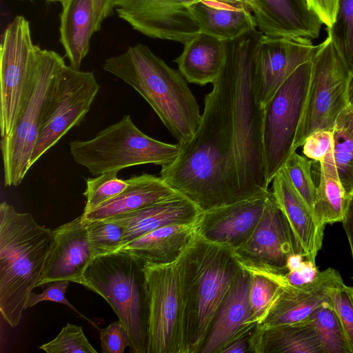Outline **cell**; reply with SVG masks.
<instances>
[{
    "label": "cell",
    "mask_w": 353,
    "mask_h": 353,
    "mask_svg": "<svg viewBox=\"0 0 353 353\" xmlns=\"http://www.w3.org/2000/svg\"><path fill=\"white\" fill-rule=\"evenodd\" d=\"M212 85L195 134L181 145L179 155L165 171L174 183L194 194L229 201L243 200L236 172L228 88L221 70Z\"/></svg>",
    "instance_id": "6da1fadb"
},
{
    "label": "cell",
    "mask_w": 353,
    "mask_h": 353,
    "mask_svg": "<svg viewBox=\"0 0 353 353\" xmlns=\"http://www.w3.org/2000/svg\"><path fill=\"white\" fill-rule=\"evenodd\" d=\"M263 33L257 29L234 40L225 41L224 74L234 137V154L243 199L268 190L263 157V107L254 88V54Z\"/></svg>",
    "instance_id": "7a4b0ae2"
},
{
    "label": "cell",
    "mask_w": 353,
    "mask_h": 353,
    "mask_svg": "<svg viewBox=\"0 0 353 353\" xmlns=\"http://www.w3.org/2000/svg\"><path fill=\"white\" fill-rule=\"evenodd\" d=\"M184 353H199L214 316L242 268L233 250L196 232L177 259Z\"/></svg>",
    "instance_id": "3957f363"
},
{
    "label": "cell",
    "mask_w": 353,
    "mask_h": 353,
    "mask_svg": "<svg viewBox=\"0 0 353 353\" xmlns=\"http://www.w3.org/2000/svg\"><path fill=\"white\" fill-rule=\"evenodd\" d=\"M103 69L134 89L180 145L191 140L201 114L196 98L180 72L141 43L106 59Z\"/></svg>",
    "instance_id": "277c9868"
},
{
    "label": "cell",
    "mask_w": 353,
    "mask_h": 353,
    "mask_svg": "<svg viewBox=\"0 0 353 353\" xmlns=\"http://www.w3.org/2000/svg\"><path fill=\"white\" fill-rule=\"evenodd\" d=\"M53 241V230L39 225L31 214L0 204V311L13 327L40 280Z\"/></svg>",
    "instance_id": "5b68a950"
},
{
    "label": "cell",
    "mask_w": 353,
    "mask_h": 353,
    "mask_svg": "<svg viewBox=\"0 0 353 353\" xmlns=\"http://www.w3.org/2000/svg\"><path fill=\"white\" fill-rule=\"evenodd\" d=\"M145 262L123 250L94 257L87 266L82 283L111 306L130 337V351L147 353L148 296Z\"/></svg>",
    "instance_id": "8992f818"
},
{
    "label": "cell",
    "mask_w": 353,
    "mask_h": 353,
    "mask_svg": "<svg viewBox=\"0 0 353 353\" xmlns=\"http://www.w3.org/2000/svg\"><path fill=\"white\" fill-rule=\"evenodd\" d=\"M69 145L74 161L94 176L138 165H168L181 150L179 143H164L142 132L130 115L123 116L92 139L75 140Z\"/></svg>",
    "instance_id": "52a82bcc"
},
{
    "label": "cell",
    "mask_w": 353,
    "mask_h": 353,
    "mask_svg": "<svg viewBox=\"0 0 353 353\" xmlns=\"http://www.w3.org/2000/svg\"><path fill=\"white\" fill-rule=\"evenodd\" d=\"M63 58L52 50H38L37 68L30 93L10 133L1 137L4 184L17 186L30 170L44 108Z\"/></svg>",
    "instance_id": "ba28073f"
},
{
    "label": "cell",
    "mask_w": 353,
    "mask_h": 353,
    "mask_svg": "<svg viewBox=\"0 0 353 353\" xmlns=\"http://www.w3.org/2000/svg\"><path fill=\"white\" fill-rule=\"evenodd\" d=\"M312 61L299 65L263 105V157L268 185L295 152L311 77Z\"/></svg>",
    "instance_id": "9c48e42d"
},
{
    "label": "cell",
    "mask_w": 353,
    "mask_h": 353,
    "mask_svg": "<svg viewBox=\"0 0 353 353\" xmlns=\"http://www.w3.org/2000/svg\"><path fill=\"white\" fill-rule=\"evenodd\" d=\"M305 105L294 149L317 130H332L341 112L349 104L347 85L350 72L330 39L321 43L312 60Z\"/></svg>",
    "instance_id": "30bf717a"
},
{
    "label": "cell",
    "mask_w": 353,
    "mask_h": 353,
    "mask_svg": "<svg viewBox=\"0 0 353 353\" xmlns=\"http://www.w3.org/2000/svg\"><path fill=\"white\" fill-rule=\"evenodd\" d=\"M39 46L32 40L30 23L16 16L5 29L0 50V130L8 135L30 93Z\"/></svg>",
    "instance_id": "8fae6325"
},
{
    "label": "cell",
    "mask_w": 353,
    "mask_h": 353,
    "mask_svg": "<svg viewBox=\"0 0 353 353\" xmlns=\"http://www.w3.org/2000/svg\"><path fill=\"white\" fill-rule=\"evenodd\" d=\"M99 89L92 72L81 71L65 63L61 66L44 108L30 168L70 130L79 125Z\"/></svg>",
    "instance_id": "7c38bea8"
},
{
    "label": "cell",
    "mask_w": 353,
    "mask_h": 353,
    "mask_svg": "<svg viewBox=\"0 0 353 353\" xmlns=\"http://www.w3.org/2000/svg\"><path fill=\"white\" fill-rule=\"evenodd\" d=\"M148 296L147 353H184L183 302L177 260L145 263Z\"/></svg>",
    "instance_id": "4fadbf2b"
},
{
    "label": "cell",
    "mask_w": 353,
    "mask_h": 353,
    "mask_svg": "<svg viewBox=\"0 0 353 353\" xmlns=\"http://www.w3.org/2000/svg\"><path fill=\"white\" fill-rule=\"evenodd\" d=\"M241 266L250 273L283 276L289 258L302 250L272 192L263 215L248 241L233 250Z\"/></svg>",
    "instance_id": "5bb4252c"
},
{
    "label": "cell",
    "mask_w": 353,
    "mask_h": 353,
    "mask_svg": "<svg viewBox=\"0 0 353 353\" xmlns=\"http://www.w3.org/2000/svg\"><path fill=\"white\" fill-rule=\"evenodd\" d=\"M198 0H113L119 17L151 38L186 43L201 32L191 6Z\"/></svg>",
    "instance_id": "9a60e30c"
},
{
    "label": "cell",
    "mask_w": 353,
    "mask_h": 353,
    "mask_svg": "<svg viewBox=\"0 0 353 353\" xmlns=\"http://www.w3.org/2000/svg\"><path fill=\"white\" fill-rule=\"evenodd\" d=\"M303 37H273L262 34L254 54V88L263 105L301 64L312 61L320 48Z\"/></svg>",
    "instance_id": "2e32d148"
},
{
    "label": "cell",
    "mask_w": 353,
    "mask_h": 353,
    "mask_svg": "<svg viewBox=\"0 0 353 353\" xmlns=\"http://www.w3.org/2000/svg\"><path fill=\"white\" fill-rule=\"evenodd\" d=\"M343 283L340 273L329 268L302 285H282L258 326L268 327L307 321L321 305L332 303V291Z\"/></svg>",
    "instance_id": "e0dca14e"
},
{
    "label": "cell",
    "mask_w": 353,
    "mask_h": 353,
    "mask_svg": "<svg viewBox=\"0 0 353 353\" xmlns=\"http://www.w3.org/2000/svg\"><path fill=\"white\" fill-rule=\"evenodd\" d=\"M271 191L202 211L196 222V232L214 243L233 250L250 237L264 212Z\"/></svg>",
    "instance_id": "ac0fdd59"
},
{
    "label": "cell",
    "mask_w": 353,
    "mask_h": 353,
    "mask_svg": "<svg viewBox=\"0 0 353 353\" xmlns=\"http://www.w3.org/2000/svg\"><path fill=\"white\" fill-rule=\"evenodd\" d=\"M53 235V244L37 287L61 281L81 284L93 259L82 216L55 228Z\"/></svg>",
    "instance_id": "d6986e66"
},
{
    "label": "cell",
    "mask_w": 353,
    "mask_h": 353,
    "mask_svg": "<svg viewBox=\"0 0 353 353\" xmlns=\"http://www.w3.org/2000/svg\"><path fill=\"white\" fill-rule=\"evenodd\" d=\"M257 27L273 37L316 39L323 24L307 0H255Z\"/></svg>",
    "instance_id": "ffe728a7"
},
{
    "label": "cell",
    "mask_w": 353,
    "mask_h": 353,
    "mask_svg": "<svg viewBox=\"0 0 353 353\" xmlns=\"http://www.w3.org/2000/svg\"><path fill=\"white\" fill-rule=\"evenodd\" d=\"M250 279V273L242 268L221 303L199 353H219L234 335L254 323L249 299Z\"/></svg>",
    "instance_id": "44dd1931"
},
{
    "label": "cell",
    "mask_w": 353,
    "mask_h": 353,
    "mask_svg": "<svg viewBox=\"0 0 353 353\" xmlns=\"http://www.w3.org/2000/svg\"><path fill=\"white\" fill-rule=\"evenodd\" d=\"M272 194L287 219L305 259L316 263L325 225L319 224L283 168L272 179Z\"/></svg>",
    "instance_id": "7402d4cb"
},
{
    "label": "cell",
    "mask_w": 353,
    "mask_h": 353,
    "mask_svg": "<svg viewBox=\"0 0 353 353\" xmlns=\"http://www.w3.org/2000/svg\"><path fill=\"white\" fill-rule=\"evenodd\" d=\"M201 212L191 200L178 192L168 199L143 208L105 220L123 228V246L165 225L195 222Z\"/></svg>",
    "instance_id": "603a6c76"
},
{
    "label": "cell",
    "mask_w": 353,
    "mask_h": 353,
    "mask_svg": "<svg viewBox=\"0 0 353 353\" xmlns=\"http://www.w3.org/2000/svg\"><path fill=\"white\" fill-rule=\"evenodd\" d=\"M126 189L97 209L82 214L86 220H102L138 210L168 199L178 192L161 176L150 174L128 179Z\"/></svg>",
    "instance_id": "cb8c5ba5"
},
{
    "label": "cell",
    "mask_w": 353,
    "mask_h": 353,
    "mask_svg": "<svg viewBox=\"0 0 353 353\" xmlns=\"http://www.w3.org/2000/svg\"><path fill=\"white\" fill-rule=\"evenodd\" d=\"M196 222L165 225L128 242L117 251L128 252L145 263H173L196 233Z\"/></svg>",
    "instance_id": "d4e9b609"
},
{
    "label": "cell",
    "mask_w": 353,
    "mask_h": 353,
    "mask_svg": "<svg viewBox=\"0 0 353 353\" xmlns=\"http://www.w3.org/2000/svg\"><path fill=\"white\" fill-rule=\"evenodd\" d=\"M184 45L181 54L174 60L179 72L189 83L199 85L212 83L225 61V42L200 32Z\"/></svg>",
    "instance_id": "484cf974"
},
{
    "label": "cell",
    "mask_w": 353,
    "mask_h": 353,
    "mask_svg": "<svg viewBox=\"0 0 353 353\" xmlns=\"http://www.w3.org/2000/svg\"><path fill=\"white\" fill-rule=\"evenodd\" d=\"M60 16V42L70 65L79 70L90 49L94 31L92 0H68L62 5Z\"/></svg>",
    "instance_id": "4316f807"
},
{
    "label": "cell",
    "mask_w": 353,
    "mask_h": 353,
    "mask_svg": "<svg viewBox=\"0 0 353 353\" xmlns=\"http://www.w3.org/2000/svg\"><path fill=\"white\" fill-rule=\"evenodd\" d=\"M254 353H322L311 320L259 327L254 337Z\"/></svg>",
    "instance_id": "83f0119b"
},
{
    "label": "cell",
    "mask_w": 353,
    "mask_h": 353,
    "mask_svg": "<svg viewBox=\"0 0 353 353\" xmlns=\"http://www.w3.org/2000/svg\"><path fill=\"white\" fill-rule=\"evenodd\" d=\"M320 181L316 186L313 215L321 225L342 222L351 199L341 181L332 151L319 162Z\"/></svg>",
    "instance_id": "f1b7e54d"
},
{
    "label": "cell",
    "mask_w": 353,
    "mask_h": 353,
    "mask_svg": "<svg viewBox=\"0 0 353 353\" xmlns=\"http://www.w3.org/2000/svg\"><path fill=\"white\" fill-rule=\"evenodd\" d=\"M201 32L223 41L234 40L256 29V19L249 10L214 8L196 1L191 6Z\"/></svg>",
    "instance_id": "f546056e"
},
{
    "label": "cell",
    "mask_w": 353,
    "mask_h": 353,
    "mask_svg": "<svg viewBox=\"0 0 353 353\" xmlns=\"http://www.w3.org/2000/svg\"><path fill=\"white\" fill-rule=\"evenodd\" d=\"M333 155L347 195L353 199V105L339 115L332 130Z\"/></svg>",
    "instance_id": "4dcf8cb0"
},
{
    "label": "cell",
    "mask_w": 353,
    "mask_h": 353,
    "mask_svg": "<svg viewBox=\"0 0 353 353\" xmlns=\"http://www.w3.org/2000/svg\"><path fill=\"white\" fill-rule=\"evenodd\" d=\"M322 353H352L341 323L332 303H325L310 317Z\"/></svg>",
    "instance_id": "1f68e13d"
},
{
    "label": "cell",
    "mask_w": 353,
    "mask_h": 353,
    "mask_svg": "<svg viewBox=\"0 0 353 353\" xmlns=\"http://www.w3.org/2000/svg\"><path fill=\"white\" fill-rule=\"evenodd\" d=\"M327 30V37L352 74L353 0H338L334 22Z\"/></svg>",
    "instance_id": "d6a6232c"
},
{
    "label": "cell",
    "mask_w": 353,
    "mask_h": 353,
    "mask_svg": "<svg viewBox=\"0 0 353 353\" xmlns=\"http://www.w3.org/2000/svg\"><path fill=\"white\" fill-rule=\"evenodd\" d=\"M119 170L103 172L86 179L83 195L86 198L83 214L90 212L123 192L129 185L128 179L117 176Z\"/></svg>",
    "instance_id": "836d02e7"
},
{
    "label": "cell",
    "mask_w": 353,
    "mask_h": 353,
    "mask_svg": "<svg viewBox=\"0 0 353 353\" xmlns=\"http://www.w3.org/2000/svg\"><path fill=\"white\" fill-rule=\"evenodd\" d=\"M83 220L93 259L114 252L122 246L124 231L121 226L105 219Z\"/></svg>",
    "instance_id": "e575fe53"
},
{
    "label": "cell",
    "mask_w": 353,
    "mask_h": 353,
    "mask_svg": "<svg viewBox=\"0 0 353 353\" xmlns=\"http://www.w3.org/2000/svg\"><path fill=\"white\" fill-rule=\"evenodd\" d=\"M249 299L253 323H259L266 314L281 286L280 276L250 273Z\"/></svg>",
    "instance_id": "d590c367"
},
{
    "label": "cell",
    "mask_w": 353,
    "mask_h": 353,
    "mask_svg": "<svg viewBox=\"0 0 353 353\" xmlns=\"http://www.w3.org/2000/svg\"><path fill=\"white\" fill-rule=\"evenodd\" d=\"M311 165L307 157L301 156L295 151L282 168L313 213L316 186L312 177Z\"/></svg>",
    "instance_id": "8d00e7d4"
},
{
    "label": "cell",
    "mask_w": 353,
    "mask_h": 353,
    "mask_svg": "<svg viewBox=\"0 0 353 353\" xmlns=\"http://www.w3.org/2000/svg\"><path fill=\"white\" fill-rule=\"evenodd\" d=\"M48 353H97L81 326L67 323L52 341L39 347Z\"/></svg>",
    "instance_id": "74e56055"
},
{
    "label": "cell",
    "mask_w": 353,
    "mask_h": 353,
    "mask_svg": "<svg viewBox=\"0 0 353 353\" xmlns=\"http://www.w3.org/2000/svg\"><path fill=\"white\" fill-rule=\"evenodd\" d=\"M331 299L353 353V287L341 283L332 291Z\"/></svg>",
    "instance_id": "f35d334b"
},
{
    "label": "cell",
    "mask_w": 353,
    "mask_h": 353,
    "mask_svg": "<svg viewBox=\"0 0 353 353\" xmlns=\"http://www.w3.org/2000/svg\"><path fill=\"white\" fill-rule=\"evenodd\" d=\"M100 334L101 351L103 353H123L130 347V334L125 325L119 321L110 323L105 328L96 326Z\"/></svg>",
    "instance_id": "ab89813d"
},
{
    "label": "cell",
    "mask_w": 353,
    "mask_h": 353,
    "mask_svg": "<svg viewBox=\"0 0 353 353\" xmlns=\"http://www.w3.org/2000/svg\"><path fill=\"white\" fill-rule=\"evenodd\" d=\"M69 283L70 281H68L51 282L48 283L46 289L40 294H35L32 291L26 300L25 310L42 301H49L59 303L69 307L96 327L97 325L92 321L79 312L66 299L65 292Z\"/></svg>",
    "instance_id": "60d3db41"
},
{
    "label": "cell",
    "mask_w": 353,
    "mask_h": 353,
    "mask_svg": "<svg viewBox=\"0 0 353 353\" xmlns=\"http://www.w3.org/2000/svg\"><path fill=\"white\" fill-rule=\"evenodd\" d=\"M334 138L332 130H317L305 140L303 153L310 159L320 162L324 157L333 150Z\"/></svg>",
    "instance_id": "b9f144b4"
},
{
    "label": "cell",
    "mask_w": 353,
    "mask_h": 353,
    "mask_svg": "<svg viewBox=\"0 0 353 353\" xmlns=\"http://www.w3.org/2000/svg\"><path fill=\"white\" fill-rule=\"evenodd\" d=\"M257 323L248 325L234 335L219 353H254V337Z\"/></svg>",
    "instance_id": "7bdbcfd3"
},
{
    "label": "cell",
    "mask_w": 353,
    "mask_h": 353,
    "mask_svg": "<svg viewBox=\"0 0 353 353\" xmlns=\"http://www.w3.org/2000/svg\"><path fill=\"white\" fill-rule=\"evenodd\" d=\"M320 271L316 263L304 259L301 265L290 270L285 274L281 276L282 285L297 287L312 281Z\"/></svg>",
    "instance_id": "ee69618b"
},
{
    "label": "cell",
    "mask_w": 353,
    "mask_h": 353,
    "mask_svg": "<svg viewBox=\"0 0 353 353\" xmlns=\"http://www.w3.org/2000/svg\"><path fill=\"white\" fill-rule=\"evenodd\" d=\"M327 28L334 22L338 0H307Z\"/></svg>",
    "instance_id": "f6af8a7d"
},
{
    "label": "cell",
    "mask_w": 353,
    "mask_h": 353,
    "mask_svg": "<svg viewBox=\"0 0 353 353\" xmlns=\"http://www.w3.org/2000/svg\"><path fill=\"white\" fill-rule=\"evenodd\" d=\"M214 8L255 10V0H198Z\"/></svg>",
    "instance_id": "bcb514c9"
},
{
    "label": "cell",
    "mask_w": 353,
    "mask_h": 353,
    "mask_svg": "<svg viewBox=\"0 0 353 353\" xmlns=\"http://www.w3.org/2000/svg\"><path fill=\"white\" fill-rule=\"evenodd\" d=\"M95 32L101 29L102 22L109 17L113 9V0H92Z\"/></svg>",
    "instance_id": "7dc6e473"
},
{
    "label": "cell",
    "mask_w": 353,
    "mask_h": 353,
    "mask_svg": "<svg viewBox=\"0 0 353 353\" xmlns=\"http://www.w3.org/2000/svg\"><path fill=\"white\" fill-rule=\"evenodd\" d=\"M342 223L349 241L353 258V199L350 203Z\"/></svg>",
    "instance_id": "c3c4849f"
},
{
    "label": "cell",
    "mask_w": 353,
    "mask_h": 353,
    "mask_svg": "<svg viewBox=\"0 0 353 353\" xmlns=\"http://www.w3.org/2000/svg\"><path fill=\"white\" fill-rule=\"evenodd\" d=\"M347 101L349 105H353V73L350 74L348 81Z\"/></svg>",
    "instance_id": "681fc988"
},
{
    "label": "cell",
    "mask_w": 353,
    "mask_h": 353,
    "mask_svg": "<svg viewBox=\"0 0 353 353\" xmlns=\"http://www.w3.org/2000/svg\"><path fill=\"white\" fill-rule=\"evenodd\" d=\"M47 1H53V2H59V3H61L63 5V3H65L68 0H47Z\"/></svg>",
    "instance_id": "f907efd6"
}]
</instances>
